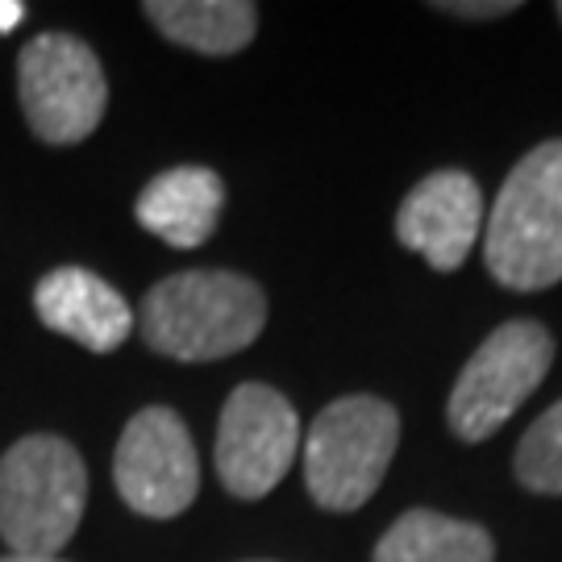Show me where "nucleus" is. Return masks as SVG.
I'll return each instance as SVG.
<instances>
[{
  "instance_id": "1",
  "label": "nucleus",
  "mask_w": 562,
  "mask_h": 562,
  "mask_svg": "<svg viewBox=\"0 0 562 562\" xmlns=\"http://www.w3.org/2000/svg\"><path fill=\"white\" fill-rule=\"evenodd\" d=\"M142 341L176 362H213L246 350L267 325V296L238 271H180L138 308Z\"/></svg>"
},
{
  "instance_id": "2",
  "label": "nucleus",
  "mask_w": 562,
  "mask_h": 562,
  "mask_svg": "<svg viewBox=\"0 0 562 562\" xmlns=\"http://www.w3.org/2000/svg\"><path fill=\"white\" fill-rule=\"evenodd\" d=\"M483 262L513 292L562 283V138L525 155L483 217Z\"/></svg>"
},
{
  "instance_id": "3",
  "label": "nucleus",
  "mask_w": 562,
  "mask_h": 562,
  "mask_svg": "<svg viewBox=\"0 0 562 562\" xmlns=\"http://www.w3.org/2000/svg\"><path fill=\"white\" fill-rule=\"evenodd\" d=\"M88 467L55 434H30L0 454V538L13 554L59 559L80 529Z\"/></svg>"
},
{
  "instance_id": "4",
  "label": "nucleus",
  "mask_w": 562,
  "mask_h": 562,
  "mask_svg": "<svg viewBox=\"0 0 562 562\" xmlns=\"http://www.w3.org/2000/svg\"><path fill=\"white\" fill-rule=\"evenodd\" d=\"M401 442V417L380 396L325 404L304 438V483L325 513H355L380 492Z\"/></svg>"
},
{
  "instance_id": "5",
  "label": "nucleus",
  "mask_w": 562,
  "mask_h": 562,
  "mask_svg": "<svg viewBox=\"0 0 562 562\" xmlns=\"http://www.w3.org/2000/svg\"><path fill=\"white\" fill-rule=\"evenodd\" d=\"M18 101L30 130L46 146H76L92 138L109 104L97 50L63 30L30 38L18 55Z\"/></svg>"
},
{
  "instance_id": "6",
  "label": "nucleus",
  "mask_w": 562,
  "mask_h": 562,
  "mask_svg": "<svg viewBox=\"0 0 562 562\" xmlns=\"http://www.w3.org/2000/svg\"><path fill=\"white\" fill-rule=\"evenodd\" d=\"M554 362V338L538 322H504L462 367L446 422L462 442H483L521 408Z\"/></svg>"
},
{
  "instance_id": "7",
  "label": "nucleus",
  "mask_w": 562,
  "mask_h": 562,
  "mask_svg": "<svg viewBox=\"0 0 562 562\" xmlns=\"http://www.w3.org/2000/svg\"><path fill=\"white\" fill-rule=\"evenodd\" d=\"M301 450V422L292 401L267 383H241L229 392L217 425V475L238 501H262L292 471Z\"/></svg>"
},
{
  "instance_id": "8",
  "label": "nucleus",
  "mask_w": 562,
  "mask_h": 562,
  "mask_svg": "<svg viewBox=\"0 0 562 562\" xmlns=\"http://www.w3.org/2000/svg\"><path fill=\"white\" fill-rule=\"evenodd\" d=\"M113 483L138 517H180L201 492V459L188 425L162 404L130 417L113 454Z\"/></svg>"
},
{
  "instance_id": "9",
  "label": "nucleus",
  "mask_w": 562,
  "mask_h": 562,
  "mask_svg": "<svg viewBox=\"0 0 562 562\" xmlns=\"http://www.w3.org/2000/svg\"><path fill=\"white\" fill-rule=\"evenodd\" d=\"M483 192L467 171L425 176L396 209V238L434 271H459L483 238Z\"/></svg>"
},
{
  "instance_id": "10",
  "label": "nucleus",
  "mask_w": 562,
  "mask_h": 562,
  "mask_svg": "<svg viewBox=\"0 0 562 562\" xmlns=\"http://www.w3.org/2000/svg\"><path fill=\"white\" fill-rule=\"evenodd\" d=\"M34 313L46 329L80 341L92 355H113L134 329V313L113 283L88 267H55L34 288Z\"/></svg>"
},
{
  "instance_id": "11",
  "label": "nucleus",
  "mask_w": 562,
  "mask_h": 562,
  "mask_svg": "<svg viewBox=\"0 0 562 562\" xmlns=\"http://www.w3.org/2000/svg\"><path fill=\"white\" fill-rule=\"evenodd\" d=\"M225 209V183L217 171L209 167H171L142 188L134 217L146 234L176 246V250H192L213 238V229L222 222Z\"/></svg>"
},
{
  "instance_id": "12",
  "label": "nucleus",
  "mask_w": 562,
  "mask_h": 562,
  "mask_svg": "<svg viewBox=\"0 0 562 562\" xmlns=\"http://www.w3.org/2000/svg\"><path fill=\"white\" fill-rule=\"evenodd\" d=\"M142 13L162 38L196 55H238L259 30V9L246 0H146Z\"/></svg>"
},
{
  "instance_id": "13",
  "label": "nucleus",
  "mask_w": 562,
  "mask_h": 562,
  "mask_svg": "<svg viewBox=\"0 0 562 562\" xmlns=\"http://www.w3.org/2000/svg\"><path fill=\"white\" fill-rule=\"evenodd\" d=\"M371 562H496V546L483 525L408 508L380 538Z\"/></svg>"
},
{
  "instance_id": "14",
  "label": "nucleus",
  "mask_w": 562,
  "mask_h": 562,
  "mask_svg": "<svg viewBox=\"0 0 562 562\" xmlns=\"http://www.w3.org/2000/svg\"><path fill=\"white\" fill-rule=\"evenodd\" d=\"M517 480L538 496H562V401L550 404L538 422L525 429L517 446Z\"/></svg>"
},
{
  "instance_id": "15",
  "label": "nucleus",
  "mask_w": 562,
  "mask_h": 562,
  "mask_svg": "<svg viewBox=\"0 0 562 562\" xmlns=\"http://www.w3.org/2000/svg\"><path fill=\"white\" fill-rule=\"evenodd\" d=\"M438 9H442V13H454V18L487 21V18H508V13H517L521 4H517V0H483V4L459 0V4H438Z\"/></svg>"
},
{
  "instance_id": "16",
  "label": "nucleus",
  "mask_w": 562,
  "mask_h": 562,
  "mask_svg": "<svg viewBox=\"0 0 562 562\" xmlns=\"http://www.w3.org/2000/svg\"><path fill=\"white\" fill-rule=\"evenodd\" d=\"M21 18H25V4H21V0H0V34L18 30Z\"/></svg>"
},
{
  "instance_id": "17",
  "label": "nucleus",
  "mask_w": 562,
  "mask_h": 562,
  "mask_svg": "<svg viewBox=\"0 0 562 562\" xmlns=\"http://www.w3.org/2000/svg\"><path fill=\"white\" fill-rule=\"evenodd\" d=\"M0 562H67V559H42V554H4Z\"/></svg>"
},
{
  "instance_id": "18",
  "label": "nucleus",
  "mask_w": 562,
  "mask_h": 562,
  "mask_svg": "<svg viewBox=\"0 0 562 562\" xmlns=\"http://www.w3.org/2000/svg\"><path fill=\"white\" fill-rule=\"evenodd\" d=\"M554 13H559V21H562V4H559V9H554Z\"/></svg>"
}]
</instances>
